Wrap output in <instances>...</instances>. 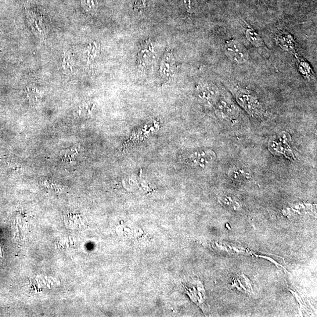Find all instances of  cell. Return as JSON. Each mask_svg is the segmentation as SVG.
<instances>
[{
  "label": "cell",
  "mask_w": 317,
  "mask_h": 317,
  "mask_svg": "<svg viewBox=\"0 0 317 317\" xmlns=\"http://www.w3.org/2000/svg\"><path fill=\"white\" fill-rule=\"evenodd\" d=\"M246 37L252 44L255 47H261L264 46V42L256 32L251 29H248L246 32Z\"/></svg>",
  "instance_id": "cell-7"
},
{
  "label": "cell",
  "mask_w": 317,
  "mask_h": 317,
  "mask_svg": "<svg viewBox=\"0 0 317 317\" xmlns=\"http://www.w3.org/2000/svg\"><path fill=\"white\" fill-rule=\"evenodd\" d=\"M182 5L189 13H192L196 8L195 0H182Z\"/></svg>",
  "instance_id": "cell-10"
},
{
  "label": "cell",
  "mask_w": 317,
  "mask_h": 317,
  "mask_svg": "<svg viewBox=\"0 0 317 317\" xmlns=\"http://www.w3.org/2000/svg\"><path fill=\"white\" fill-rule=\"evenodd\" d=\"M237 100L245 110L251 115L258 116L263 114V109L258 99L246 90H240L238 92Z\"/></svg>",
  "instance_id": "cell-2"
},
{
  "label": "cell",
  "mask_w": 317,
  "mask_h": 317,
  "mask_svg": "<svg viewBox=\"0 0 317 317\" xmlns=\"http://www.w3.org/2000/svg\"><path fill=\"white\" fill-rule=\"evenodd\" d=\"M78 153L77 148H72L65 149L60 153V158L64 162H70L74 160L75 156Z\"/></svg>",
  "instance_id": "cell-8"
},
{
  "label": "cell",
  "mask_w": 317,
  "mask_h": 317,
  "mask_svg": "<svg viewBox=\"0 0 317 317\" xmlns=\"http://www.w3.org/2000/svg\"><path fill=\"white\" fill-rule=\"evenodd\" d=\"M225 52L232 62L238 64L246 63L249 57L246 47L240 42L235 39L226 43Z\"/></svg>",
  "instance_id": "cell-1"
},
{
  "label": "cell",
  "mask_w": 317,
  "mask_h": 317,
  "mask_svg": "<svg viewBox=\"0 0 317 317\" xmlns=\"http://www.w3.org/2000/svg\"><path fill=\"white\" fill-rule=\"evenodd\" d=\"M228 176L232 181L238 183L248 182L251 179V174L249 169L237 166L230 168Z\"/></svg>",
  "instance_id": "cell-4"
},
{
  "label": "cell",
  "mask_w": 317,
  "mask_h": 317,
  "mask_svg": "<svg viewBox=\"0 0 317 317\" xmlns=\"http://www.w3.org/2000/svg\"><path fill=\"white\" fill-rule=\"evenodd\" d=\"M219 92L217 88L213 85L201 86L199 91V98L203 102L213 103L218 99Z\"/></svg>",
  "instance_id": "cell-5"
},
{
  "label": "cell",
  "mask_w": 317,
  "mask_h": 317,
  "mask_svg": "<svg viewBox=\"0 0 317 317\" xmlns=\"http://www.w3.org/2000/svg\"><path fill=\"white\" fill-rule=\"evenodd\" d=\"M216 155L212 150H199L190 152L185 157L186 163L192 167H206L215 160Z\"/></svg>",
  "instance_id": "cell-3"
},
{
  "label": "cell",
  "mask_w": 317,
  "mask_h": 317,
  "mask_svg": "<svg viewBox=\"0 0 317 317\" xmlns=\"http://www.w3.org/2000/svg\"><path fill=\"white\" fill-rule=\"evenodd\" d=\"M82 5L88 12H95L98 8L96 0H81Z\"/></svg>",
  "instance_id": "cell-9"
},
{
  "label": "cell",
  "mask_w": 317,
  "mask_h": 317,
  "mask_svg": "<svg viewBox=\"0 0 317 317\" xmlns=\"http://www.w3.org/2000/svg\"><path fill=\"white\" fill-rule=\"evenodd\" d=\"M217 112L222 118L225 120H231L235 116V108L231 102L228 100H222L218 103Z\"/></svg>",
  "instance_id": "cell-6"
}]
</instances>
